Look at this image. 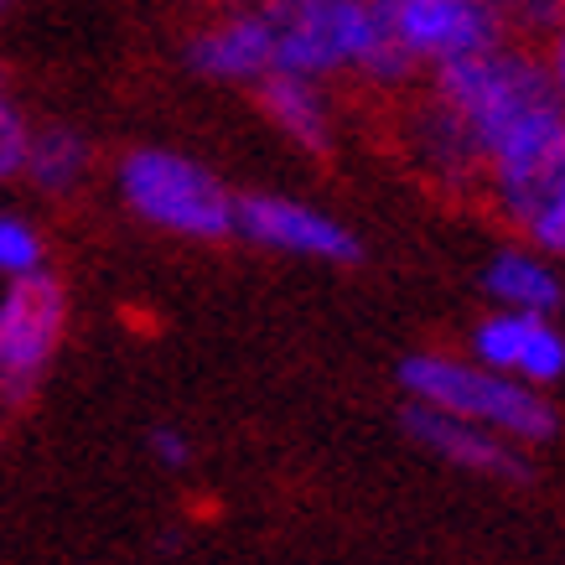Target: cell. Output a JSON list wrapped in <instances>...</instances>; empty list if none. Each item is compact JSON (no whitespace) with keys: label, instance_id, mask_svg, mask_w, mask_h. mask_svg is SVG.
I'll return each instance as SVG.
<instances>
[{"label":"cell","instance_id":"cell-19","mask_svg":"<svg viewBox=\"0 0 565 565\" xmlns=\"http://www.w3.org/2000/svg\"><path fill=\"white\" fill-rule=\"evenodd\" d=\"M534 52H540V68H545V78H550V88L565 99V17L550 26L540 42H534Z\"/></svg>","mask_w":565,"mask_h":565},{"label":"cell","instance_id":"cell-2","mask_svg":"<svg viewBox=\"0 0 565 565\" xmlns=\"http://www.w3.org/2000/svg\"><path fill=\"white\" fill-rule=\"evenodd\" d=\"M259 11L270 21L275 68L317 84L359 78L390 99L420 84V73L379 26L374 0H259Z\"/></svg>","mask_w":565,"mask_h":565},{"label":"cell","instance_id":"cell-11","mask_svg":"<svg viewBox=\"0 0 565 565\" xmlns=\"http://www.w3.org/2000/svg\"><path fill=\"white\" fill-rule=\"evenodd\" d=\"M478 203L493 207V218L509 223L514 239L534 244L565 265V151L540 167H524V172L488 177Z\"/></svg>","mask_w":565,"mask_h":565},{"label":"cell","instance_id":"cell-20","mask_svg":"<svg viewBox=\"0 0 565 565\" xmlns=\"http://www.w3.org/2000/svg\"><path fill=\"white\" fill-rule=\"evenodd\" d=\"M151 451L161 467H188L192 462V441L177 426H156L151 430Z\"/></svg>","mask_w":565,"mask_h":565},{"label":"cell","instance_id":"cell-1","mask_svg":"<svg viewBox=\"0 0 565 565\" xmlns=\"http://www.w3.org/2000/svg\"><path fill=\"white\" fill-rule=\"evenodd\" d=\"M426 84L472 130L482 151V182L540 167L565 151V99L550 88L534 42L503 36L472 57L426 73Z\"/></svg>","mask_w":565,"mask_h":565},{"label":"cell","instance_id":"cell-5","mask_svg":"<svg viewBox=\"0 0 565 565\" xmlns=\"http://www.w3.org/2000/svg\"><path fill=\"white\" fill-rule=\"evenodd\" d=\"M394 140L405 167L420 172L446 198H482V151L462 115L420 78L415 88L394 94Z\"/></svg>","mask_w":565,"mask_h":565},{"label":"cell","instance_id":"cell-21","mask_svg":"<svg viewBox=\"0 0 565 565\" xmlns=\"http://www.w3.org/2000/svg\"><path fill=\"white\" fill-rule=\"evenodd\" d=\"M207 6H259V0H207Z\"/></svg>","mask_w":565,"mask_h":565},{"label":"cell","instance_id":"cell-8","mask_svg":"<svg viewBox=\"0 0 565 565\" xmlns=\"http://www.w3.org/2000/svg\"><path fill=\"white\" fill-rule=\"evenodd\" d=\"M234 234L249 239L255 249L291 259H317V265H359L363 244L343 218H332L322 207L280 192H249L234 203Z\"/></svg>","mask_w":565,"mask_h":565},{"label":"cell","instance_id":"cell-14","mask_svg":"<svg viewBox=\"0 0 565 565\" xmlns=\"http://www.w3.org/2000/svg\"><path fill=\"white\" fill-rule=\"evenodd\" d=\"M255 99H259V109H265V120L291 140L296 151H307V156L332 151V140H338V115H332L327 84L275 68L255 84Z\"/></svg>","mask_w":565,"mask_h":565},{"label":"cell","instance_id":"cell-6","mask_svg":"<svg viewBox=\"0 0 565 565\" xmlns=\"http://www.w3.org/2000/svg\"><path fill=\"white\" fill-rule=\"evenodd\" d=\"M374 11L384 36L420 78L509 36L488 0H374Z\"/></svg>","mask_w":565,"mask_h":565},{"label":"cell","instance_id":"cell-12","mask_svg":"<svg viewBox=\"0 0 565 565\" xmlns=\"http://www.w3.org/2000/svg\"><path fill=\"white\" fill-rule=\"evenodd\" d=\"M188 63L213 84L255 88L265 73H275V42L265 11L259 6H228L218 21H207L188 42Z\"/></svg>","mask_w":565,"mask_h":565},{"label":"cell","instance_id":"cell-10","mask_svg":"<svg viewBox=\"0 0 565 565\" xmlns=\"http://www.w3.org/2000/svg\"><path fill=\"white\" fill-rule=\"evenodd\" d=\"M405 436L415 446H426L430 457H441L446 467L457 472H472V478H493V482H524L530 478V457L524 446L498 436V430L478 426V420H462V415H446L436 405H405Z\"/></svg>","mask_w":565,"mask_h":565},{"label":"cell","instance_id":"cell-7","mask_svg":"<svg viewBox=\"0 0 565 565\" xmlns=\"http://www.w3.org/2000/svg\"><path fill=\"white\" fill-rule=\"evenodd\" d=\"M63 322H68L63 286L42 270L17 275L11 291L0 296V399L6 405H21L36 390L47 359L57 353Z\"/></svg>","mask_w":565,"mask_h":565},{"label":"cell","instance_id":"cell-9","mask_svg":"<svg viewBox=\"0 0 565 565\" xmlns=\"http://www.w3.org/2000/svg\"><path fill=\"white\" fill-rule=\"evenodd\" d=\"M467 353L498 374L550 394L565 379V327L545 311L488 307L467 332Z\"/></svg>","mask_w":565,"mask_h":565},{"label":"cell","instance_id":"cell-16","mask_svg":"<svg viewBox=\"0 0 565 565\" xmlns=\"http://www.w3.org/2000/svg\"><path fill=\"white\" fill-rule=\"evenodd\" d=\"M488 6L514 42H540L565 17V0H488Z\"/></svg>","mask_w":565,"mask_h":565},{"label":"cell","instance_id":"cell-13","mask_svg":"<svg viewBox=\"0 0 565 565\" xmlns=\"http://www.w3.org/2000/svg\"><path fill=\"white\" fill-rule=\"evenodd\" d=\"M488 307H509V311H545V317H561L565 307V270L561 259L534 249L524 239H509L503 249L488 255L478 275Z\"/></svg>","mask_w":565,"mask_h":565},{"label":"cell","instance_id":"cell-3","mask_svg":"<svg viewBox=\"0 0 565 565\" xmlns=\"http://www.w3.org/2000/svg\"><path fill=\"white\" fill-rule=\"evenodd\" d=\"M399 390L415 405H436L446 415L478 420V426L519 441L524 451L561 430V415H555L545 390L498 374V369L478 363L472 353H441V348L411 353L399 363Z\"/></svg>","mask_w":565,"mask_h":565},{"label":"cell","instance_id":"cell-15","mask_svg":"<svg viewBox=\"0 0 565 565\" xmlns=\"http://www.w3.org/2000/svg\"><path fill=\"white\" fill-rule=\"evenodd\" d=\"M21 172H32V182L42 192H68L78 177L88 172V140L68 125H47L26 140V161Z\"/></svg>","mask_w":565,"mask_h":565},{"label":"cell","instance_id":"cell-4","mask_svg":"<svg viewBox=\"0 0 565 565\" xmlns=\"http://www.w3.org/2000/svg\"><path fill=\"white\" fill-rule=\"evenodd\" d=\"M120 198L125 207L151 228H167L177 239H228L234 234V192L207 172L203 161L182 151H130L120 161Z\"/></svg>","mask_w":565,"mask_h":565},{"label":"cell","instance_id":"cell-22","mask_svg":"<svg viewBox=\"0 0 565 565\" xmlns=\"http://www.w3.org/2000/svg\"><path fill=\"white\" fill-rule=\"evenodd\" d=\"M6 6H11V0H0V11H6Z\"/></svg>","mask_w":565,"mask_h":565},{"label":"cell","instance_id":"cell-18","mask_svg":"<svg viewBox=\"0 0 565 565\" xmlns=\"http://www.w3.org/2000/svg\"><path fill=\"white\" fill-rule=\"evenodd\" d=\"M26 120H21V109L11 104L6 94V78H0V177L21 172V161H26Z\"/></svg>","mask_w":565,"mask_h":565},{"label":"cell","instance_id":"cell-17","mask_svg":"<svg viewBox=\"0 0 565 565\" xmlns=\"http://www.w3.org/2000/svg\"><path fill=\"white\" fill-rule=\"evenodd\" d=\"M0 270L11 275V280L42 270V239L21 218H0Z\"/></svg>","mask_w":565,"mask_h":565}]
</instances>
